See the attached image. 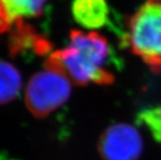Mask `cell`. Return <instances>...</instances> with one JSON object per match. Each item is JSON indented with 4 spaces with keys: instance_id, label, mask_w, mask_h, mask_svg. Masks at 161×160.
<instances>
[{
    "instance_id": "cell-8",
    "label": "cell",
    "mask_w": 161,
    "mask_h": 160,
    "mask_svg": "<svg viewBox=\"0 0 161 160\" xmlns=\"http://www.w3.org/2000/svg\"><path fill=\"white\" fill-rule=\"evenodd\" d=\"M138 122L147 127L155 140L161 142V106L143 110L138 115Z\"/></svg>"
},
{
    "instance_id": "cell-2",
    "label": "cell",
    "mask_w": 161,
    "mask_h": 160,
    "mask_svg": "<svg viewBox=\"0 0 161 160\" xmlns=\"http://www.w3.org/2000/svg\"><path fill=\"white\" fill-rule=\"evenodd\" d=\"M127 45L154 74L161 72V0H146L128 21Z\"/></svg>"
},
{
    "instance_id": "cell-4",
    "label": "cell",
    "mask_w": 161,
    "mask_h": 160,
    "mask_svg": "<svg viewBox=\"0 0 161 160\" xmlns=\"http://www.w3.org/2000/svg\"><path fill=\"white\" fill-rule=\"evenodd\" d=\"M97 150L102 160H138L143 152L142 136L132 125L115 124L100 135Z\"/></svg>"
},
{
    "instance_id": "cell-1",
    "label": "cell",
    "mask_w": 161,
    "mask_h": 160,
    "mask_svg": "<svg viewBox=\"0 0 161 160\" xmlns=\"http://www.w3.org/2000/svg\"><path fill=\"white\" fill-rule=\"evenodd\" d=\"M109 56L110 47L104 36L72 30L67 47L50 53L46 63L59 69L74 84L111 85L115 76L107 68Z\"/></svg>"
},
{
    "instance_id": "cell-5",
    "label": "cell",
    "mask_w": 161,
    "mask_h": 160,
    "mask_svg": "<svg viewBox=\"0 0 161 160\" xmlns=\"http://www.w3.org/2000/svg\"><path fill=\"white\" fill-rule=\"evenodd\" d=\"M47 0H0V32L14 30L42 14Z\"/></svg>"
},
{
    "instance_id": "cell-6",
    "label": "cell",
    "mask_w": 161,
    "mask_h": 160,
    "mask_svg": "<svg viewBox=\"0 0 161 160\" xmlns=\"http://www.w3.org/2000/svg\"><path fill=\"white\" fill-rule=\"evenodd\" d=\"M71 13L75 21L89 30L105 26L109 18L106 0H74Z\"/></svg>"
},
{
    "instance_id": "cell-7",
    "label": "cell",
    "mask_w": 161,
    "mask_h": 160,
    "mask_svg": "<svg viewBox=\"0 0 161 160\" xmlns=\"http://www.w3.org/2000/svg\"><path fill=\"white\" fill-rule=\"evenodd\" d=\"M22 78L13 64L0 60V105L16 98L21 89Z\"/></svg>"
},
{
    "instance_id": "cell-3",
    "label": "cell",
    "mask_w": 161,
    "mask_h": 160,
    "mask_svg": "<svg viewBox=\"0 0 161 160\" xmlns=\"http://www.w3.org/2000/svg\"><path fill=\"white\" fill-rule=\"evenodd\" d=\"M71 94V81L52 65L35 74L25 89V105L34 117L42 119L64 105Z\"/></svg>"
}]
</instances>
